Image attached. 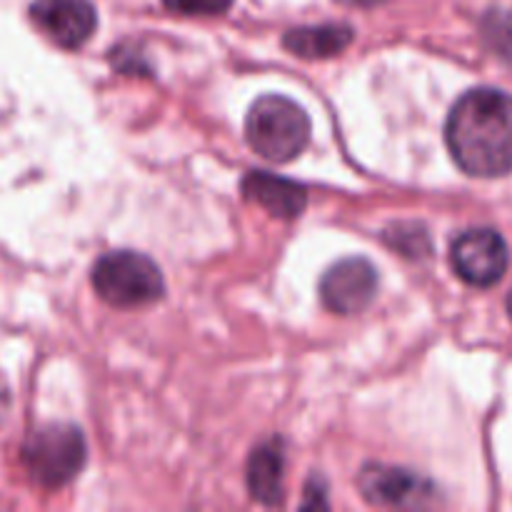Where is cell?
I'll return each mask as SVG.
<instances>
[{
  "instance_id": "cell-3",
  "label": "cell",
  "mask_w": 512,
  "mask_h": 512,
  "mask_svg": "<svg viewBox=\"0 0 512 512\" xmlns=\"http://www.w3.org/2000/svg\"><path fill=\"white\" fill-rule=\"evenodd\" d=\"M93 288L113 308H140L155 303L163 295L165 283L148 255L113 250L93 265Z\"/></svg>"
},
{
  "instance_id": "cell-14",
  "label": "cell",
  "mask_w": 512,
  "mask_h": 512,
  "mask_svg": "<svg viewBox=\"0 0 512 512\" xmlns=\"http://www.w3.org/2000/svg\"><path fill=\"white\" fill-rule=\"evenodd\" d=\"M8 413H10V388L8 383H5L3 375H0V428H3V423L8 420Z\"/></svg>"
},
{
  "instance_id": "cell-6",
  "label": "cell",
  "mask_w": 512,
  "mask_h": 512,
  "mask_svg": "<svg viewBox=\"0 0 512 512\" xmlns=\"http://www.w3.org/2000/svg\"><path fill=\"white\" fill-rule=\"evenodd\" d=\"M378 290V270L365 258H348L328 268L320 280V298L338 315H358L373 303Z\"/></svg>"
},
{
  "instance_id": "cell-5",
  "label": "cell",
  "mask_w": 512,
  "mask_h": 512,
  "mask_svg": "<svg viewBox=\"0 0 512 512\" xmlns=\"http://www.w3.org/2000/svg\"><path fill=\"white\" fill-rule=\"evenodd\" d=\"M450 263L460 280L473 288H493L508 270L510 253L503 235L490 228H473L458 235L450 250Z\"/></svg>"
},
{
  "instance_id": "cell-10",
  "label": "cell",
  "mask_w": 512,
  "mask_h": 512,
  "mask_svg": "<svg viewBox=\"0 0 512 512\" xmlns=\"http://www.w3.org/2000/svg\"><path fill=\"white\" fill-rule=\"evenodd\" d=\"M285 448L283 440L273 438L258 445L248 460V490L258 503L278 505L283 500Z\"/></svg>"
},
{
  "instance_id": "cell-11",
  "label": "cell",
  "mask_w": 512,
  "mask_h": 512,
  "mask_svg": "<svg viewBox=\"0 0 512 512\" xmlns=\"http://www.w3.org/2000/svg\"><path fill=\"white\" fill-rule=\"evenodd\" d=\"M355 33L345 23H323V25H305V28L288 30L283 45L298 58L323 60L343 53L353 43Z\"/></svg>"
},
{
  "instance_id": "cell-15",
  "label": "cell",
  "mask_w": 512,
  "mask_h": 512,
  "mask_svg": "<svg viewBox=\"0 0 512 512\" xmlns=\"http://www.w3.org/2000/svg\"><path fill=\"white\" fill-rule=\"evenodd\" d=\"M340 3L360 5V8H370V5H378V3H383V0H340Z\"/></svg>"
},
{
  "instance_id": "cell-7",
  "label": "cell",
  "mask_w": 512,
  "mask_h": 512,
  "mask_svg": "<svg viewBox=\"0 0 512 512\" xmlns=\"http://www.w3.org/2000/svg\"><path fill=\"white\" fill-rule=\"evenodd\" d=\"M358 485L368 503L388 505V508H420L435 498L430 480L390 465H365Z\"/></svg>"
},
{
  "instance_id": "cell-13",
  "label": "cell",
  "mask_w": 512,
  "mask_h": 512,
  "mask_svg": "<svg viewBox=\"0 0 512 512\" xmlns=\"http://www.w3.org/2000/svg\"><path fill=\"white\" fill-rule=\"evenodd\" d=\"M165 8L180 15H223L233 0H163Z\"/></svg>"
},
{
  "instance_id": "cell-12",
  "label": "cell",
  "mask_w": 512,
  "mask_h": 512,
  "mask_svg": "<svg viewBox=\"0 0 512 512\" xmlns=\"http://www.w3.org/2000/svg\"><path fill=\"white\" fill-rule=\"evenodd\" d=\"M383 238L390 248L398 250L405 258H425V255H430V248H433L428 230L418 223L390 225Z\"/></svg>"
},
{
  "instance_id": "cell-16",
  "label": "cell",
  "mask_w": 512,
  "mask_h": 512,
  "mask_svg": "<svg viewBox=\"0 0 512 512\" xmlns=\"http://www.w3.org/2000/svg\"><path fill=\"white\" fill-rule=\"evenodd\" d=\"M508 310H510V318H512V293H510V298H508Z\"/></svg>"
},
{
  "instance_id": "cell-9",
  "label": "cell",
  "mask_w": 512,
  "mask_h": 512,
  "mask_svg": "<svg viewBox=\"0 0 512 512\" xmlns=\"http://www.w3.org/2000/svg\"><path fill=\"white\" fill-rule=\"evenodd\" d=\"M243 195L270 215L283 220L298 218L308 205V190L300 183L265 170H250L243 178Z\"/></svg>"
},
{
  "instance_id": "cell-1",
  "label": "cell",
  "mask_w": 512,
  "mask_h": 512,
  "mask_svg": "<svg viewBox=\"0 0 512 512\" xmlns=\"http://www.w3.org/2000/svg\"><path fill=\"white\" fill-rule=\"evenodd\" d=\"M455 163L475 178H498L512 170V95L495 88L465 93L445 123Z\"/></svg>"
},
{
  "instance_id": "cell-4",
  "label": "cell",
  "mask_w": 512,
  "mask_h": 512,
  "mask_svg": "<svg viewBox=\"0 0 512 512\" xmlns=\"http://www.w3.org/2000/svg\"><path fill=\"white\" fill-rule=\"evenodd\" d=\"M88 448L75 425L50 423L33 430L23 443V463L43 488H63L83 470Z\"/></svg>"
},
{
  "instance_id": "cell-8",
  "label": "cell",
  "mask_w": 512,
  "mask_h": 512,
  "mask_svg": "<svg viewBox=\"0 0 512 512\" xmlns=\"http://www.w3.org/2000/svg\"><path fill=\"white\" fill-rule=\"evenodd\" d=\"M30 18L60 48L75 50L85 45L98 25V15L90 0H35Z\"/></svg>"
},
{
  "instance_id": "cell-2",
  "label": "cell",
  "mask_w": 512,
  "mask_h": 512,
  "mask_svg": "<svg viewBox=\"0 0 512 512\" xmlns=\"http://www.w3.org/2000/svg\"><path fill=\"white\" fill-rule=\"evenodd\" d=\"M245 138L260 158L290 163L310 143V118L298 103L283 95L255 100L245 120Z\"/></svg>"
}]
</instances>
